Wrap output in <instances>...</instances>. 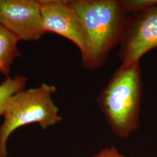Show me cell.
<instances>
[{"label": "cell", "mask_w": 157, "mask_h": 157, "mask_svg": "<svg viewBox=\"0 0 157 157\" xmlns=\"http://www.w3.org/2000/svg\"><path fill=\"white\" fill-rule=\"evenodd\" d=\"M41 12L45 33L51 32L71 41L78 47L82 60L86 54L84 30L69 1L41 0Z\"/></svg>", "instance_id": "obj_6"}, {"label": "cell", "mask_w": 157, "mask_h": 157, "mask_svg": "<svg viewBox=\"0 0 157 157\" xmlns=\"http://www.w3.org/2000/svg\"><path fill=\"white\" fill-rule=\"evenodd\" d=\"M27 78L17 76L13 78L8 77L0 84V116L3 115L6 104L12 95L24 90Z\"/></svg>", "instance_id": "obj_8"}, {"label": "cell", "mask_w": 157, "mask_h": 157, "mask_svg": "<svg viewBox=\"0 0 157 157\" xmlns=\"http://www.w3.org/2000/svg\"><path fill=\"white\" fill-rule=\"evenodd\" d=\"M84 30L86 54L82 64L94 70L102 67L112 49L119 44L128 15L118 0H71Z\"/></svg>", "instance_id": "obj_1"}, {"label": "cell", "mask_w": 157, "mask_h": 157, "mask_svg": "<svg viewBox=\"0 0 157 157\" xmlns=\"http://www.w3.org/2000/svg\"><path fill=\"white\" fill-rule=\"evenodd\" d=\"M56 91L54 86L42 83L38 87L23 90L12 96L0 126V157H8L7 140L20 127L37 123L42 129H46L62 121L59 109L51 98Z\"/></svg>", "instance_id": "obj_3"}, {"label": "cell", "mask_w": 157, "mask_h": 157, "mask_svg": "<svg viewBox=\"0 0 157 157\" xmlns=\"http://www.w3.org/2000/svg\"><path fill=\"white\" fill-rule=\"evenodd\" d=\"M142 89L140 62L122 64L97 97L98 107L119 138L128 139L139 128Z\"/></svg>", "instance_id": "obj_2"}, {"label": "cell", "mask_w": 157, "mask_h": 157, "mask_svg": "<svg viewBox=\"0 0 157 157\" xmlns=\"http://www.w3.org/2000/svg\"><path fill=\"white\" fill-rule=\"evenodd\" d=\"M128 15L137 14L152 6L157 5V0H118Z\"/></svg>", "instance_id": "obj_9"}, {"label": "cell", "mask_w": 157, "mask_h": 157, "mask_svg": "<svg viewBox=\"0 0 157 157\" xmlns=\"http://www.w3.org/2000/svg\"><path fill=\"white\" fill-rule=\"evenodd\" d=\"M17 37L0 25V73L7 75L13 60L21 56Z\"/></svg>", "instance_id": "obj_7"}, {"label": "cell", "mask_w": 157, "mask_h": 157, "mask_svg": "<svg viewBox=\"0 0 157 157\" xmlns=\"http://www.w3.org/2000/svg\"><path fill=\"white\" fill-rule=\"evenodd\" d=\"M122 64L140 62L147 52L157 47V5L137 14L128 15L119 43Z\"/></svg>", "instance_id": "obj_4"}, {"label": "cell", "mask_w": 157, "mask_h": 157, "mask_svg": "<svg viewBox=\"0 0 157 157\" xmlns=\"http://www.w3.org/2000/svg\"><path fill=\"white\" fill-rule=\"evenodd\" d=\"M0 25L19 40L36 41L45 33L39 1L0 0Z\"/></svg>", "instance_id": "obj_5"}, {"label": "cell", "mask_w": 157, "mask_h": 157, "mask_svg": "<svg viewBox=\"0 0 157 157\" xmlns=\"http://www.w3.org/2000/svg\"><path fill=\"white\" fill-rule=\"evenodd\" d=\"M92 157H126L118 151V150L114 147L105 148Z\"/></svg>", "instance_id": "obj_10"}]
</instances>
